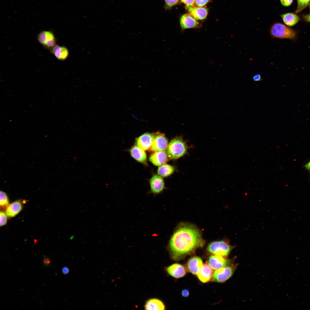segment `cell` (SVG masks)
<instances>
[{"instance_id":"9a60e30c","label":"cell","mask_w":310,"mask_h":310,"mask_svg":"<svg viewBox=\"0 0 310 310\" xmlns=\"http://www.w3.org/2000/svg\"><path fill=\"white\" fill-rule=\"evenodd\" d=\"M186 9L190 14L195 19L203 20L205 19L208 15V9L202 7L186 6Z\"/></svg>"},{"instance_id":"ac0fdd59","label":"cell","mask_w":310,"mask_h":310,"mask_svg":"<svg viewBox=\"0 0 310 310\" xmlns=\"http://www.w3.org/2000/svg\"><path fill=\"white\" fill-rule=\"evenodd\" d=\"M51 50V52L58 60L66 59L69 55L68 50L64 46L56 44Z\"/></svg>"},{"instance_id":"4dcf8cb0","label":"cell","mask_w":310,"mask_h":310,"mask_svg":"<svg viewBox=\"0 0 310 310\" xmlns=\"http://www.w3.org/2000/svg\"><path fill=\"white\" fill-rule=\"evenodd\" d=\"M253 80L254 81H258L261 80V77L260 74H257L253 77Z\"/></svg>"},{"instance_id":"7a4b0ae2","label":"cell","mask_w":310,"mask_h":310,"mask_svg":"<svg viewBox=\"0 0 310 310\" xmlns=\"http://www.w3.org/2000/svg\"><path fill=\"white\" fill-rule=\"evenodd\" d=\"M187 146L185 142L180 137H177L172 140L168 144L167 154L170 159H176L185 154Z\"/></svg>"},{"instance_id":"30bf717a","label":"cell","mask_w":310,"mask_h":310,"mask_svg":"<svg viewBox=\"0 0 310 310\" xmlns=\"http://www.w3.org/2000/svg\"><path fill=\"white\" fill-rule=\"evenodd\" d=\"M154 134L145 133L138 137L136 140L137 146L144 150L150 149L153 144Z\"/></svg>"},{"instance_id":"f546056e","label":"cell","mask_w":310,"mask_h":310,"mask_svg":"<svg viewBox=\"0 0 310 310\" xmlns=\"http://www.w3.org/2000/svg\"><path fill=\"white\" fill-rule=\"evenodd\" d=\"M293 0H280L281 3L284 6H288L290 5L292 2Z\"/></svg>"},{"instance_id":"603a6c76","label":"cell","mask_w":310,"mask_h":310,"mask_svg":"<svg viewBox=\"0 0 310 310\" xmlns=\"http://www.w3.org/2000/svg\"><path fill=\"white\" fill-rule=\"evenodd\" d=\"M310 0H297V7L295 13H299L309 5Z\"/></svg>"},{"instance_id":"277c9868","label":"cell","mask_w":310,"mask_h":310,"mask_svg":"<svg viewBox=\"0 0 310 310\" xmlns=\"http://www.w3.org/2000/svg\"><path fill=\"white\" fill-rule=\"evenodd\" d=\"M270 32L273 37L281 39H293L296 36L295 31L280 23L274 24L271 27Z\"/></svg>"},{"instance_id":"83f0119b","label":"cell","mask_w":310,"mask_h":310,"mask_svg":"<svg viewBox=\"0 0 310 310\" xmlns=\"http://www.w3.org/2000/svg\"><path fill=\"white\" fill-rule=\"evenodd\" d=\"M209 0H195V4L199 7H201L205 5Z\"/></svg>"},{"instance_id":"d6a6232c","label":"cell","mask_w":310,"mask_h":310,"mask_svg":"<svg viewBox=\"0 0 310 310\" xmlns=\"http://www.w3.org/2000/svg\"><path fill=\"white\" fill-rule=\"evenodd\" d=\"M69 271L68 268L65 266L63 267L62 269V273L64 274H67Z\"/></svg>"},{"instance_id":"d590c367","label":"cell","mask_w":310,"mask_h":310,"mask_svg":"<svg viewBox=\"0 0 310 310\" xmlns=\"http://www.w3.org/2000/svg\"><path fill=\"white\" fill-rule=\"evenodd\" d=\"M309 5L310 10V2H309Z\"/></svg>"},{"instance_id":"6da1fadb","label":"cell","mask_w":310,"mask_h":310,"mask_svg":"<svg viewBox=\"0 0 310 310\" xmlns=\"http://www.w3.org/2000/svg\"><path fill=\"white\" fill-rule=\"evenodd\" d=\"M204 241L199 230L188 224L180 225L171 237L169 244L173 259L179 261L203 246Z\"/></svg>"},{"instance_id":"e575fe53","label":"cell","mask_w":310,"mask_h":310,"mask_svg":"<svg viewBox=\"0 0 310 310\" xmlns=\"http://www.w3.org/2000/svg\"><path fill=\"white\" fill-rule=\"evenodd\" d=\"M305 168L306 169L310 170V161L305 165Z\"/></svg>"},{"instance_id":"44dd1931","label":"cell","mask_w":310,"mask_h":310,"mask_svg":"<svg viewBox=\"0 0 310 310\" xmlns=\"http://www.w3.org/2000/svg\"><path fill=\"white\" fill-rule=\"evenodd\" d=\"M281 17L284 23L290 26L295 25L300 20V18L298 16L291 13L282 14L281 15Z\"/></svg>"},{"instance_id":"cb8c5ba5","label":"cell","mask_w":310,"mask_h":310,"mask_svg":"<svg viewBox=\"0 0 310 310\" xmlns=\"http://www.w3.org/2000/svg\"><path fill=\"white\" fill-rule=\"evenodd\" d=\"M0 205L3 208L7 207L8 206L9 200L6 193L3 191L0 192Z\"/></svg>"},{"instance_id":"5bb4252c","label":"cell","mask_w":310,"mask_h":310,"mask_svg":"<svg viewBox=\"0 0 310 310\" xmlns=\"http://www.w3.org/2000/svg\"><path fill=\"white\" fill-rule=\"evenodd\" d=\"M150 184L152 192L155 194L161 192L164 188V183L161 176L154 175L150 180Z\"/></svg>"},{"instance_id":"52a82bcc","label":"cell","mask_w":310,"mask_h":310,"mask_svg":"<svg viewBox=\"0 0 310 310\" xmlns=\"http://www.w3.org/2000/svg\"><path fill=\"white\" fill-rule=\"evenodd\" d=\"M232 260L228 259L222 256L214 255L209 257L208 264L213 270H216L232 264Z\"/></svg>"},{"instance_id":"ba28073f","label":"cell","mask_w":310,"mask_h":310,"mask_svg":"<svg viewBox=\"0 0 310 310\" xmlns=\"http://www.w3.org/2000/svg\"><path fill=\"white\" fill-rule=\"evenodd\" d=\"M168 145V141L164 134L159 132L154 134L153 144L150 149L153 152L165 150Z\"/></svg>"},{"instance_id":"d6986e66","label":"cell","mask_w":310,"mask_h":310,"mask_svg":"<svg viewBox=\"0 0 310 310\" xmlns=\"http://www.w3.org/2000/svg\"><path fill=\"white\" fill-rule=\"evenodd\" d=\"M22 204L20 200L15 201L9 205L7 208L6 214L9 218L13 217L21 211Z\"/></svg>"},{"instance_id":"836d02e7","label":"cell","mask_w":310,"mask_h":310,"mask_svg":"<svg viewBox=\"0 0 310 310\" xmlns=\"http://www.w3.org/2000/svg\"><path fill=\"white\" fill-rule=\"evenodd\" d=\"M304 19L306 21L310 22V14L305 16Z\"/></svg>"},{"instance_id":"d4e9b609","label":"cell","mask_w":310,"mask_h":310,"mask_svg":"<svg viewBox=\"0 0 310 310\" xmlns=\"http://www.w3.org/2000/svg\"><path fill=\"white\" fill-rule=\"evenodd\" d=\"M165 3V7L168 9L177 3L179 0H164Z\"/></svg>"},{"instance_id":"5b68a950","label":"cell","mask_w":310,"mask_h":310,"mask_svg":"<svg viewBox=\"0 0 310 310\" xmlns=\"http://www.w3.org/2000/svg\"><path fill=\"white\" fill-rule=\"evenodd\" d=\"M238 264H232L222 267L213 272L212 280L219 283L224 282L231 277L234 273Z\"/></svg>"},{"instance_id":"4fadbf2b","label":"cell","mask_w":310,"mask_h":310,"mask_svg":"<svg viewBox=\"0 0 310 310\" xmlns=\"http://www.w3.org/2000/svg\"><path fill=\"white\" fill-rule=\"evenodd\" d=\"M180 22L183 30L197 28L199 26V23L196 19L189 14L183 15L180 18Z\"/></svg>"},{"instance_id":"484cf974","label":"cell","mask_w":310,"mask_h":310,"mask_svg":"<svg viewBox=\"0 0 310 310\" xmlns=\"http://www.w3.org/2000/svg\"><path fill=\"white\" fill-rule=\"evenodd\" d=\"M7 214L4 212L1 211L0 213V225L2 226L5 225L7 222Z\"/></svg>"},{"instance_id":"7c38bea8","label":"cell","mask_w":310,"mask_h":310,"mask_svg":"<svg viewBox=\"0 0 310 310\" xmlns=\"http://www.w3.org/2000/svg\"><path fill=\"white\" fill-rule=\"evenodd\" d=\"M168 158L165 150L160 151L154 152L150 156L149 160L154 165L160 166L166 162Z\"/></svg>"},{"instance_id":"2e32d148","label":"cell","mask_w":310,"mask_h":310,"mask_svg":"<svg viewBox=\"0 0 310 310\" xmlns=\"http://www.w3.org/2000/svg\"><path fill=\"white\" fill-rule=\"evenodd\" d=\"M213 273V270L208 265L205 264L197 276L201 282L206 283L212 280Z\"/></svg>"},{"instance_id":"8fae6325","label":"cell","mask_w":310,"mask_h":310,"mask_svg":"<svg viewBox=\"0 0 310 310\" xmlns=\"http://www.w3.org/2000/svg\"><path fill=\"white\" fill-rule=\"evenodd\" d=\"M203 265L202 261L200 257L194 256L188 260L186 267L188 271L193 275H197Z\"/></svg>"},{"instance_id":"9c48e42d","label":"cell","mask_w":310,"mask_h":310,"mask_svg":"<svg viewBox=\"0 0 310 310\" xmlns=\"http://www.w3.org/2000/svg\"><path fill=\"white\" fill-rule=\"evenodd\" d=\"M165 270L169 275L175 278L184 276L188 271L186 267L178 263H175L168 266Z\"/></svg>"},{"instance_id":"7402d4cb","label":"cell","mask_w":310,"mask_h":310,"mask_svg":"<svg viewBox=\"0 0 310 310\" xmlns=\"http://www.w3.org/2000/svg\"><path fill=\"white\" fill-rule=\"evenodd\" d=\"M175 170L174 166L164 164L159 166L158 169L157 173L161 177H166L171 175L174 171Z\"/></svg>"},{"instance_id":"ffe728a7","label":"cell","mask_w":310,"mask_h":310,"mask_svg":"<svg viewBox=\"0 0 310 310\" xmlns=\"http://www.w3.org/2000/svg\"><path fill=\"white\" fill-rule=\"evenodd\" d=\"M146 310H163L165 309V306L163 302L156 299H151L148 300L144 305Z\"/></svg>"},{"instance_id":"f1b7e54d","label":"cell","mask_w":310,"mask_h":310,"mask_svg":"<svg viewBox=\"0 0 310 310\" xmlns=\"http://www.w3.org/2000/svg\"><path fill=\"white\" fill-rule=\"evenodd\" d=\"M51 263V260L48 257H44L43 260V264L44 266H49Z\"/></svg>"},{"instance_id":"4316f807","label":"cell","mask_w":310,"mask_h":310,"mask_svg":"<svg viewBox=\"0 0 310 310\" xmlns=\"http://www.w3.org/2000/svg\"><path fill=\"white\" fill-rule=\"evenodd\" d=\"M181 1L186 5V6H193L195 0H181Z\"/></svg>"},{"instance_id":"1f68e13d","label":"cell","mask_w":310,"mask_h":310,"mask_svg":"<svg viewBox=\"0 0 310 310\" xmlns=\"http://www.w3.org/2000/svg\"><path fill=\"white\" fill-rule=\"evenodd\" d=\"M182 294L184 297H188L189 294L188 290L186 289L183 290L182 292Z\"/></svg>"},{"instance_id":"3957f363","label":"cell","mask_w":310,"mask_h":310,"mask_svg":"<svg viewBox=\"0 0 310 310\" xmlns=\"http://www.w3.org/2000/svg\"><path fill=\"white\" fill-rule=\"evenodd\" d=\"M234 247V246L230 245L228 241L222 240L211 243L208 245L207 249L211 254L227 258Z\"/></svg>"},{"instance_id":"e0dca14e","label":"cell","mask_w":310,"mask_h":310,"mask_svg":"<svg viewBox=\"0 0 310 310\" xmlns=\"http://www.w3.org/2000/svg\"><path fill=\"white\" fill-rule=\"evenodd\" d=\"M130 152L132 156L137 161L144 164L146 163V154L143 149L135 146L131 148Z\"/></svg>"},{"instance_id":"8992f818","label":"cell","mask_w":310,"mask_h":310,"mask_svg":"<svg viewBox=\"0 0 310 310\" xmlns=\"http://www.w3.org/2000/svg\"><path fill=\"white\" fill-rule=\"evenodd\" d=\"M38 40L44 47L50 50L56 45L55 37L53 32L51 31L41 32L38 35Z\"/></svg>"}]
</instances>
